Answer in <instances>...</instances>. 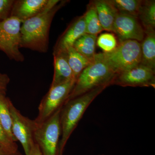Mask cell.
<instances>
[{
    "instance_id": "obj_17",
    "label": "cell",
    "mask_w": 155,
    "mask_h": 155,
    "mask_svg": "<svg viewBox=\"0 0 155 155\" xmlns=\"http://www.w3.org/2000/svg\"><path fill=\"white\" fill-rule=\"evenodd\" d=\"M144 31L155 30V1H143L137 16Z\"/></svg>"
},
{
    "instance_id": "obj_24",
    "label": "cell",
    "mask_w": 155,
    "mask_h": 155,
    "mask_svg": "<svg viewBox=\"0 0 155 155\" xmlns=\"http://www.w3.org/2000/svg\"><path fill=\"white\" fill-rule=\"evenodd\" d=\"M14 0H0V21L10 17Z\"/></svg>"
},
{
    "instance_id": "obj_8",
    "label": "cell",
    "mask_w": 155,
    "mask_h": 155,
    "mask_svg": "<svg viewBox=\"0 0 155 155\" xmlns=\"http://www.w3.org/2000/svg\"><path fill=\"white\" fill-rule=\"evenodd\" d=\"M12 118V130L17 141L22 145L25 155H30L34 145V133L37 126L34 120L23 116L13 104H10Z\"/></svg>"
},
{
    "instance_id": "obj_5",
    "label": "cell",
    "mask_w": 155,
    "mask_h": 155,
    "mask_svg": "<svg viewBox=\"0 0 155 155\" xmlns=\"http://www.w3.org/2000/svg\"><path fill=\"white\" fill-rule=\"evenodd\" d=\"M62 107L44 122L36 124L34 137L42 155H58L61 134L60 114Z\"/></svg>"
},
{
    "instance_id": "obj_27",
    "label": "cell",
    "mask_w": 155,
    "mask_h": 155,
    "mask_svg": "<svg viewBox=\"0 0 155 155\" xmlns=\"http://www.w3.org/2000/svg\"><path fill=\"white\" fill-rule=\"evenodd\" d=\"M30 155H42L38 145L35 143L32 147Z\"/></svg>"
},
{
    "instance_id": "obj_25",
    "label": "cell",
    "mask_w": 155,
    "mask_h": 155,
    "mask_svg": "<svg viewBox=\"0 0 155 155\" xmlns=\"http://www.w3.org/2000/svg\"><path fill=\"white\" fill-rule=\"evenodd\" d=\"M10 79L8 75L0 73V93L5 94Z\"/></svg>"
},
{
    "instance_id": "obj_28",
    "label": "cell",
    "mask_w": 155,
    "mask_h": 155,
    "mask_svg": "<svg viewBox=\"0 0 155 155\" xmlns=\"http://www.w3.org/2000/svg\"><path fill=\"white\" fill-rule=\"evenodd\" d=\"M58 155H63V154H58Z\"/></svg>"
},
{
    "instance_id": "obj_7",
    "label": "cell",
    "mask_w": 155,
    "mask_h": 155,
    "mask_svg": "<svg viewBox=\"0 0 155 155\" xmlns=\"http://www.w3.org/2000/svg\"><path fill=\"white\" fill-rule=\"evenodd\" d=\"M76 80L51 86L38 107V114L35 119L37 124H41L62 107L67 101L74 87Z\"/></svg>"
},
{
    "instance_id": "obj_11",
    "label": "cell",
    "mask_w": 155,
    "mask_h": 155,
    "mask_svg": "<svg viewBox=\"0 0 155 155\" xmlns=\"http://www.w3.org/2000/svg\"><path fill=\"white\" fill-rule=\"evenodd\" d=\"M85 33L86 28L83 15L72 22L60 37L54 48L53 55L66 52L68 48L73 47L78 39Z\"/></svg>"
},
{
    "instance_id": "obj_3",
    "label": "cell",
    "mask_w": 155,
    "mask_h": 155,
    "mask_svg": "<svg viewBox=\"0 0 155 155\" xmlns=\"http://www.w3.org/2000/svg\"><path fill=\"white\" fill-rule=\"evenodd\" d=\"M116 75L105 61L103 53L96 54L78 77L67 101L99 87L113 85Z\"/></svg>"
},
{
    "instance_id": "obj_22",
    "label": "cell",
    "mask_w": 155,
    "mask_h": 155,
    "mask_svg": "<svg viewBox=\"0 0 155 155\" xmlns=\"http://www.w3.org/2000/svg\"><path fill=\"white\" fill-rule=\"evenodd\" d=\"M118 44L117 38L112 33L102 34L97 38V45L105 53L110 52L114 51L117 47Z\"/></svg>"
},
{
    "instance_id": "obj_12",
    "label": "cell",
    "mask_w": 155,
    "mask_h": 155,
    "mask_svg": "<svg viewBox=\"0 0 155 155\" xmlns=\"http://www.w3.org/2000/svg\"><path fill=\"white\" fill-rule=\"evenodd\" d=\"M48 2L49 0L15 1L10 16L16 17L22 22L41 12Z\"/></svg>"
},
{
    "instance_id": "obj_1",
    "label": "cell",
    "mask_w": 155,
    "mask_h": 155,
    "mask_svg": "<svg viewBox=\"0 0 155 155\" xmlns=\"http://www.w3.org/2000/svg\"><path fill=\"white\" fill-rule=\"evenodd\" d=\"M67 2V1L49 0L41 12L22 22L20 29V48L41 53L47 52L52 22L57 12Z\"/></svg>"
},
{
    "instance_id": "obj_6",
    "label": "cell",
    "mask_w": 155,
    "mask_h": 155,
    "mask_svg": "<svg viewBox=\"0 0 155 155\" xmlns=\"http://www.w3.org/2000/svg\"><path fill=\"white\" fill-rule=\"evenodd\" d=\"M22 23L21 20L11 16L0 21V51L11 60L18 62L25 60L19 50Z\"/></svg>"
},
{
    "instance_id": "obj_2",
    "label": "cell",
    "mask_w": 155,
    "mask_h": 155,
    "mask_svg": "<svg viewBox=\"0 0 155 155\" xmlns=\"http://www.w3.org/2000/svg\"><path fill=\"white\" fill-rule=\"evenodd\" d=\"M107 87V86L99 87L65 103L60 114L61 134L58 154L63 153L68 139L89 106Z\"/></svg>"
},
{
    "instance_id": "obj_18",
    "label": "cell",
    "mask_w": 155,
    "mask_h": 155,
    "mask_svg": "<svg viewBox=\"0 0 155 155\" xmlns=\"http://www.w3.org/2000/svg\"><path fill=\"white\" fill-rule=\"evenodd\" d=\"M65 53L67 62L76 80L91 61L81 54L73 47L69 48Z\"/></svg>"
},
{
    "instance_id": "obj_20",
    "label": "cell",
    "mask_w": 155,
    "mask_h": 155,
    "mask_svg": "<svg viewBox=\"0 0 155 155\" xmlns=\"http://www.w3.org/2000/svg\"><path fill=\"white\" fill-rule=\"evenodd\" d=\"M83 16L86 33L97 35L104 30L100 23L95 8L91 2L87 5L86 12Z\"/></svg>"
},
{
    "instance_id": "obj_10",
    "label": "cell",
    "mask_w": 155,
    "mask_h": 155,
    "mask_svg": "<svg viewBox=\"0 0 155 155\" xmlns=\"http://www.w3.org/2000/svg\"><path fill=\"white\" fill-rule=\"evenodd\" d=\"M155 71L140 64L130 70L117 74L113 84L122 87H155Z\"/></svg>"
},
{
    "instance_id": "obj_15",
    "label": "cell",
    "mask_w": 155,
    "mask_h": 155,
    "mask_svg": "<svg viewBox=\"0 0 155 155\" xmlns=\"http://www.w3.org/2000/svg\"><path fill=\"white\" fill-rule=\"evenodd\" d=\"M145 35L140 42L141 61L140 64L155 71V30L144 31Z\"/></svg>"
},
{
    "instance_id": "obj_23",
    "label": "cell",
    "mask_w": 155,
    "mask_h": 155,
    "mask_svg": "<svg viewBox=\"0 0 155 155\" xmlns=\"http://www.w3.org/2000/svg\"><path fill=\"white\" fill-rule=\"evenodd\" d=\"M0 147L9 151L15 152L18 151L16 142L10 138L0 123Z\"/></svg>"
},
{
    "instance_id": "obj_14",
    "label": "cell",
    "mask_w": 155,
    "mask_h": 155,
    "mask_svg": "<svg viewBox=\"0 0 155 155\" xmlns=\"http://www.w3.org/2000/svg\"><path fill=\"white\" fill-rule=\"evenodd\" d=\"M91 2L95 8L103 29L112 32L118 11L108 0H94Z\"/></svg>"
},
{
    "instance_id": "obj_13",
    "label": "cell",
    "mask_w": 155,
    "mask_h": 155,
    "mask_svg": "<svg viewBox=\"0 0 155 155\" xmlns=\"http://www.w3.org/2000/svg\"><path fill=\"white\" fill-rule=\"evenodd\" d=\"M54 56V74L51 86L76 80L67 62L65 53Z\"/></svg>"
},
{
    "instance_id": "obj_9",
    "label": "cell",
    "mask_w": 155,
    "mask_h": 155,
    "mask_svg": "<svg viewBox=\"0 0 155 155\" xmlns=\"http://www.w3.org/2000/svg\"><path fill=\"white\" fill-rule=\"evenodd\" d=\"M112 32L116 35L119 43L129 40L141 42L145 35L144 29L137 17L119 12Z\"/></svg>"
},
{
    "instance_id": "obj_21",
    "label": "cell",
    "mask_w": 155,
    "mask_h": 155,
    "mask_svg": "<svg viewBox=\"0 0 155 155\" xmlns=\"http://www.w3.org/2000/svg\"><path fill=\"white\" fill-rule=\"evenodd\" d=\"M119 13L138 16L143 1L140 0H108Z\"/></svg>"
},
{
    "instance_id": "obj_26",
    "label": "cell",
    "mask_w": 155,
    "mask_h": 155,
    "mask_svg": "<svg viewBox=\"0 0 155 155\" xmlns=\"http://www.w3.org/2000/svg\"><path fill=\"white\" fill-rule=\"evenodd\" d=\"M0 155H22L19 151L15 152L9 151L0 147Z\"/></svg>"
},
{
    "instance_id": "obj_29",
    "label": "cell",
    "mask_w": 155,
    "mask_h": 155,
    "mask_svg": "<svg viewBox=\"0 0 155 155\" xmlns=\"http://www.w3.org/2000/svg\"></svg>"
},
{
    "instance_id": "obj_16",
    "label": "cell",
    "mask_w": 155,
    "mask_h": 155,
    "mask_svg": "<svg viewBox=\"0 0 155 155\" xmlns=\"http://www.w3.org/2000/svg\"><path fill=\"white\" fill-rule=\"evenodd\" d=\"M97 38V35L84 34L76 41L73 47L81 54L91 61L96 54Z\"/></svg>"
},
{
    "instance_id": "obj_19",
    "label": "cell",
    "mask_w": 155,
    "mask_h": 155,
    "mask_svg": "<svg viewBox=\"0 0 155 155\" xmlns=\"http://www.w3.org/2000/svg\"><path fill=\"white\" fill-rule=\"evenodd\" d=\"M11 101L6 97L5 94L0 93V123L11 139L16 142L12 130V118L10 109Z\"/></svg>"
},
{
    "instance_id": "obj_4",
    "label": "cell",
    "mask_w": 155,
    "mask_h": 155,
    "mask_svg": "<svg viewBox=\"0 0 155 155\" xmlns=\"http://www.w3.org/2000/svg\"><path fill=\"white\" fill-rule=\"evenodd\" d=\"M103 54L108 66L117 74L130 70L141 63V45L137 41L129 40L119 42L114 51Z\"/></svg>"
}]
</instances>
